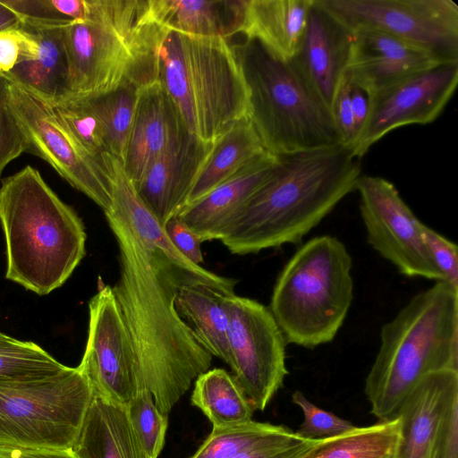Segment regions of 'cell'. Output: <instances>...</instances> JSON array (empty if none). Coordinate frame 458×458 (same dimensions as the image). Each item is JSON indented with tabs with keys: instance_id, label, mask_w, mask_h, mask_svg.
Here are the masks:
<instances>
[{
	"instance_id": "6da1fadb",
	"label": "cell",
	"mask_w": 458,
	"mask_h": 458,
	"mask_svg": "<svg viewBox=\"0 0 458 458\" xmlns=\"http://www.w3.org/2000/svg\"><path fill=\"white\" fill-rule=\"evenodd\" d=\"M103 170L112 196L104 213L119 249L120 276L113 291L146 388L168 414L213 359L179 318V291L196 282L231 287L236 282L192 263L172 244L117 157L108 156Z\"/></svg>"
},
{
	"instance_id": "7a4b0ae2",
	"label": "cell",
	"mask_w": 458,
	"mask_h": 458,
	"mask_svg": "<svg viewBox=\"0 0 458 458\" xmlns=\"http://www.w3.org/2000/svg\"><path fill=\"white\" fill-rule=\"evenodd\" d=\"M279 157L275 174L219 240L233 254L300 243L361 175L360 158L342 144Z\"/></svg>"
},
{
	"instance_id": "3957f363",
	"label": "cell",
	"mask_w": 458,
	"mask_h": 458,
	"mask_svg": "<svg viewBox=\"0 0 458 458\" xmlns=\"http://www.w3.org/2000/svg\"><path fill=\"white\" fill-rule=\"evenodd\" d=\"M6 279L38 295L63 285L86 254V232L75 210L26 165L0 187Z\"/></svg>"
},
{
	"instance_id": "277c9868",
	"label": "cell",
	"mask_w": 458,
	"mask_h": 458,
	"mask_svg": "<svg viewBox=\"0 0 458 458\" xmlns=\"http://www.w3.org/2000/svg\"><path fill=\"white\" fill-rule=\"evenodd\" d=\"M458 371V288L445 281L414 295L380 331V346L365 379L378 421L397 418L426 376Z\"/></svg>"
},
{
	"instance_id": "5b68a950",
	"label": "cell",
	"mask_w": 458,
	"mask_h": 458,
	"mask_svg": "<svg viewBox=\"0 0 458 458\" xmlns=\"http://www.w3.org/2000/svg\"><path fill=\"white\" fill-rule=\"evenodd\" d=\"M165 30L151 16L148 0H89L87 19L63 28L66 97L139 89L157 81Z\"/></svg>"
},
{
	"instance_id": "8992f818",
	"label": "cell",
	"mask_w": 458,
	"mask_h": 458,
	"mask_svg": "<svg viewBox=\"0 0 458 458\" xmlns=\"http://www.w3.org/2000/svg\"><path fill=\"white\" fill-rule=\"evenodd\" d=\"M157 81L172 99L186 130L214 143L249 118V93L227 38L165 29L158 49Z\"/></svg>"
},
{
	"instance_id": "52a82bcc",
	"label": "cell",
	"mask_w": 458,
	"mask_h": 458,
	"mask_svg": "<svg viewBox=\"0 0 458 458\" xmlns=\"http://www.w3.org/2000/svg\"><path fill=\"white\" fill-rule=\"evenodd\" d=\"M352 259L332 235L302 244L279 273L269 310L286 344L315 348L333 341L353 300Z\"/></svg>"
},
{
	"instance_id": "ba28073f",
	"label": "cell",
	"mask_w": 458,
	"mask_h": 458,
	"mask_svg": "<svg viewBox=\"0 0 458 458\" xmlns=\"http://www.w3.org/2000/svg\"><path fill=\"white\" fill-rule=\"evenodd\" d=\"M232 46L248 89L249 119L267 153L284 157L342 144L330 112L289 62L253 39Z\"/></svg>"
},
{
	"instance_id": "9c48e42d",
	"label": "cell",
	"mask_w": 458,
	"mask_h": 458,
	"mask_svg": "<svg viewBox=\"0 0 458 458\" xmlns=\"http://www.w3.org/2000/svg\"><path fill=\"white\" fill-rule=\"evenodd\" d=\"M93 398L78 367L31 381H0V445L72 449Z\"/></svg>"
},
{
	"instance_id": "30bf717a",
	"label": "cell",
	"mask_w": 458,
	"mask_h": 458,
	"mask_svg": "<svg viewBox=\"0 0 458 458\" xmlns=\"http://www.w3.org/2000/svg\"><path fill=\"white\" fill-rule=\"evenodd\" d=\"M318 1L352 31H381L458 62V6L452 0Z\"/></svg>"
},
{
	"instance_id": "8fae6325",
	"label": "cell",
	"mask_w": 458,
	"mask_h": 458,
	"mask_svg": "<svg viewBox=\"0 0 458 458\" xmlns=\"http://www.w3.org/2000/svg\"><path fill=\"white\" fill-rule=\"evenodd\" d=\"M225 307L233 376L254 411H264L288 375L286 342L262 303L233 293Z\"/></svg>"
},
{
	"instance_id": "7c38bea8",
	"label": "cell",
	"mask_w": 458,
	"mask_h": 458,
	"mask_svg": "<svg viewBox=\"0 0 458 458\" xmlns=\"http://www.w3.org/2000/svg\"><path fill=\"white\" fill-rule=\"evenodd\" d=\"M78 368L93 394L109 402L126 406L147 389L113 287L103 283L89 302L88 338Z\"/></svg>"
},
{
	"instance_id": "4fadbf2b",
	"label": "cell",
	"mask_w": 458,
	"mask_h": 458,
	"mask_svg": "<svg viewBox=\"0 0 458 458\" xmlns=\"http://www.w3.org/2000/svg\"><path fill=\"white\" fill-rule=\"evenodd\" d=\"M367 242L407 277L445 281L420 233V223L386 179L360 175L356 189Z\"/></svg>"
},
{
	"instance_id": "5bb4252c",
	"label": "cell",
	"mask_w": 458,
	"mask_h": 458,
	"mask_svg": "<svg viewBox=\"0 0 458 458\" xmlns=\"http://www.w3.org/2000/svg\"><path fill=\"white\" fill-rule=\"evenodd\" d=\"M9 101L27 140V153L47 162L73 188L103 211L112 202L108 182L98 165L85 153L51 107L9 82Z\"/></svg>"
},
{
	"instance_id": "9a60e30c",
	"label": "cell",
	"mask_w": 458,
	"mask_h": 458,
	"mask_svg": "<svg viewBox=\"0 0 458 458\" xmlns=\"http://www.w3.org/2000/svg\"><path fill=\"white\" fill-rule=\"evenodd\" d=\"M458 83V62L445 63L411 74L369 97V113L352 148L361 158L391 131L435 121Z\"/></svg>"
},
{
	"instance_id": "2e32d148",
	"label": "cell",
	"mask_w": 458,
	"mask_h": 458,
	"mask_svg": "<svg viewBox=\"0 0 458 458\" xmlns=\"http://www.w3.org/2000/svg\"><path fill=\"white\" fill-rule=\"evenodd\" d=\"M393 458H458V371L426 376L400 408Z\"/></svg>"
},
{
	"instance_id": "e0dca14e",
	"label": "cell",
	"mask_w": 458,
	"mask_h": 458,
	"mask_svg": "<svg viewBox=\"0 0 458 458\" xmlns=\"http://www.w3.org/2000/svg\"><path fill=\"white\" fill-rule=\"evenodd\" d=\"M352 42L353 31L313 0L300 47L289 63L330 114L349 67Z\"/></svg>"
},
{
	"instance_id": "ac0fdd59",
	"label": "cell",
	"mask_w": 458,
	"mask_h": 458,
	"mask_svg": "<svg viewBox=\"0 0 458 458\" xmlns=\"http://www.w3.org/2000/svg\"><path fill=\"white\" fill-rule=\"evenodd\" d=\"M213 145L185 131L150 165L135 185L142 202L162 226L185 207Z\"/></svg>"
},
{
	"instance_id": "d6986e66",
	"label": "cell",
	"mask_w": 458,
	"mask_h": 458,
	"mask_svg": "<svg viewBox=\"0 0 458 458\" xmlns=\"http://www.w3.org/2000/svg\"><path fill=\"white\" fill-rule=\"evenodd\" d=\"M445 63L420 46L381 31L361 29L353 30L347 73L351 81L369 97L411 74Z\"/></svg>"
},
{
	"instance_id": "ffe728a7",
	"label": "cell",
	"mask_w": 458,
	"mask_h": 458,
	"mask_svg": "<svg viewBox=\"0 0 458 458\" xmlns=\"http://www.w3.org/2000/svg\"><path fill=\"white\" fill-rule=\"evenodd\" d=\"M279 164V157L263 153L176 216L202 242L220 240L237 214L272 178Z\"/></svg>"
},
{
	"instance_id": "44dd1931",
	"label": "cell",
	"mask_w": 458,
	"mask_h": 458,
	"mask_svg": "<svg viewBox=\"0 0 458 458\" xmlns=\"http://www.w3.org/2000/svg\"><path fill=\"white\" fill-rule=\"evenodd\" d=\"M187 131L172 99L158 81L138 89L123 159L134 186L150 165Z\"/></svg>"
},
{
	"instance_id": "7402d4cb",
	"label": "cell",
	"mask_w": 458,
	"mask_h": 458,
	"mask_svg": "<svg viewBox=\"0 0 458 458\" xmlns=\"http://www.w3.org/2000/svg\"><path fill=\"white\" fill-rule=\"evenodd\" d=\"M21 55L7 81L34 98L52 104L66 97L67 60L63 28L22 21Z\"/></svg>"
},
{
	"instance_id": "603a6c76",
	"label": "cell",
	"mask_w": 458,
	"mask_h": 458,
	"mask_svg": "<svg viewBox=\"0 0 458 458\" xmlns=\"http://www.w3.org/2000/svg\"><path fill=\"white\" fill-rule=\"evenodd\" d=\"M313 0H246L240 34L289 62L302 40Z\"/></svg>"
},
{
	"instance_id": "cb8c5ba5",
	"label": "cell",
	"mask_w": 458,
	"mask_h": 458,
	"mask_svg": "<svg viewBox=\"0 0 458 458\" xmlns=\"http://www.w3.org/2000/svg\"><path fill=\"white\" fill-rule=\"evenodd\" d=\"M233 288L202 282L188 284L181 288L174 303L179 318L197 342L230 368L232 356L225 301L234 293Z\"/></svg>"
},
{
	"instance_id": "d4e9b609",
	"label": "cell",
	"mask_w": 458,
	"mask_h": 458,
	"mask_svg": "<svg viewBox=\"0 0 458 458\" xmlns=\"http://www.w3.org/2000/svg\"><path fill=\"white\" fill-rule=\"evenodd\" d=\"M72 451L78 458H148L126 407L94 394Z\"/></svg>"
},
{
	"instance_id": "484cf974",
	"label": "cell",
	"mask_w": 458,
	"mask_h": 458,
	"mask_svg": "<svg viewBox=\"0 0 458 458\" xmlns=\"http://www.w3.org/2000/svg\"><path fill=\"white\" fill-rule=\"evenodd\" d=\"M246 0H148L160 26L177 32L211 38L240 34Z\"/></svg>"
},
{
	"instance_id": "4316f807",
	"label": "cell",
	"mask_w": 458,
	"mask_h": 458,
	"mask_svg": "<svg viewBox=\"0 0 458 458\" xmlns=\"http://www.w3.org/2000/svg\"><path fill=\"white\" fill-rule=\"evenodd\" d=\"M267 152L249 118L234 124L214 142L185 206L205 197L256 157Z\"/></svg>"
},
{
	"instance_id": "83f0119b",
	"label": "cell",
	"mask_w": 458,
	"mask_h": 458,
	"mask_svg": "<svg viewBox=\"0 0 458 458\" xmlns=\"http://www.w3.org/2000/svg\"><path fill=\"white\" fill-rule=\"evenodd\" d=\"M191 402L208 417L213 428L252 420L254 409L234 377L224 369L215 368L199 375L194 381Z\"/></svg>"
},
{
	"instance_id": "f1b7e54d",
	"label": "cell",
	"mask_w": 458,
	"mask_h": 458,
	"mask_svg": "<svg viewBox=\"0 0 458 458\" xmlns=\"http://www.w3.org/2000/svg\"><path fill=\"white\" fill-rule=\"evenodd\" d=\"M400 437L398 418L318 439L300 458H393Z\"/></svg>"
},
{
	"instance_id": "f546056e",
	"label": "cell",
	"mask_w": 458,
	"mask_h": 458,
	"mask_svg": "<svg viewBox=\"0 0 458 458\" xmlns=\"http://www.w3.org/2000/svg\"><path fill=\"white\" fill-rule=\"evenodd\" d=\"M138 89L123 87L106 93L81 97L101 120L108 153L123 162L134 117Z\"/></svg>"
},
{
	"instance_id": "4dcf8cb0",
	"label": "cell",
	"mask_w": 458,
	"mask_h": 458,
	"mask_svg": "<svg viewBox=\"0 0 458 458\" xmlns=\"http://www.w3.org/2000/svg\"><path fill=\"white\" fill-rule=\"evenodd\" d=\"M67 369L35 343L21 341L0 332V381L47 378Z\"/></svg>"
},
{
	"instance_id": "1f68e13d",
	"label": "cell",
	"mask_w": 458,
	"mask_h": 458,
	"mask_svg": "<svg viewBox=\"0 0 458 458\" xmlns=\"http://www.w3.org/2000/svg\"><path fill=\"white\" fill-rule=\"evenodd\" d=\"M47 105L85 153L98 165L101 156L108 153L106 136L101 120L89 103L81 97H65Z\"/></svg>"
},
{
	"instance_id": "d6a6232c",
	"label": "cell",
	"mask_w": 458,
	"mask_h": 458,
	"mask_svg": "<svg viewBox=\"0 0 458 458\" xmlns=\"http://www.w3.org/2000/svg\"><path fill=\"white\" fill-rule=\"evenodd\" d=\"M289 430L282 425L254 420L230 428H213L189 458H232Z\"/></svg>"
},
{
	"instance_id": "836d02e7",
	"label": "cell",
	"mask_w": 458,
	"mask_h": 458,
	"mask_svg": "<svg viewBox=\"0 0 458 458\" xmlns=\"http://www.w3.org/2000/svg\"><path fill=\"white\" fill-rule=\"evenodd\" d=\"M21 18L38 25L64 27L86 20L89 0H2Z\"/></svg>"
},
{
	"instance_id": "e575fe53",
	"label": "cell",
	"mask_w": 458,
	"mask_h": 458,
	"mask_svg": "<svg viewBox=\"0 0 458 458\" xmlns=\"http://www.w3.org/2000/svg\"><path fill=\"white\" fill-rule=\"evenodd\" d=\"M125 407L148 457L157 458L165 444L168 414L158 410L147 389L139 392Z\"/></svg>"
},
{
	"instance_id": "d590c367",
	"label": "cell",
	"mask_w": 458,
	"mask_h": 458,
	"mask_svg": "<svg viewBox=\"0 0 458 458\" xmlns=\"http://www.w3.org/2000/svg\"><path fill=\"white\" fill-rule=\"evenodd\" d=\"M292 400L304 415L303 422L295 432L301 437L321 439L344 433L355 427L352 422L318 407L301 391H295Z\"/></svg>"
},
{
	"instance_id": "8d00e7d4",
	"label": "cell",
	"mask_w": 458,
	"mask_h": 458,
	"mask_svg": "<svg viewBox=\"0 0 458 458\" xmlns=\"http://www.w3.org/2000/svg\"><path fill=\"white\" fill-rule=\"evenodd\" d=\"M27 149L26 138L10 105L9 81L0 72V176L5 166Z\"/></svg>"
},
{
	"instance_id": "74e56055",
	"label": "cell",
	"mask_w": 458,
	"mask_h": 458,
	"mask_svg": "<svg viewBox=\"0 0 458 458\" xmlns=\"http://www.w3.org/2000/svg\"><path fill=\"white\" fill-rule=\"evenodd\" d=\"M425 246L445 282L458 288V247L427 225L420 223Z\"/></svg>"
},
{
	"instance_id": "f35d334b",
	"label": "cell",
	"mask_w": 458,
	"mask_h": 458,
	"mask_svg": "<svg viewBox=\"0 0 458 458\" xmlns=\"http://www.w3.org/2000/svg\"><path fill=\"white\" fill-rule=\"evenodd\" d=\"M317 440L301 437L290 429L232 458H300Z\"/></svg>"
},
{
	"instance_id": "ab89813d",
	"label": "cell",
	"mask_w": 458,
	"mask_h": 458,
	"mask_svg": "<svg viewBox=\"0 0 458 458\" xmlns=\"http://www.w3.org/2000/svg\"><path fill=\"white\" fill-rule=\"evenodd\" d=\"M350 90L351 81L346 72L335 97L331 116L342 144L352 149L355 140V127Z\"/></svg>"
},
{
	"instance_id": "60d3db41",
	"label": "cell",
	"mask_w": 458,
	"mask_h": 458,
	"mask_svg": "<svg viewBox=\"0 0 458 458\" xmlns=\"http://www.w3.org/2000/svg\"><path fill=\"white\" fill-rule=\"evenodd\" d=\"M172 244L189 260L196 265L203 262L202 240L176 215L163 226Z\"/></svg>"
},
{
	"instance_id": "b9f144b4",
	"label": "cell",
	"mask_w": 458,
	"mask_h": 458,
	"mask_svg": "<svg viewBox=\"0 0 458 458\" xmlns=\"http://www.w3.org/2000/svg\"><path fill=\"white\" fill-rule=\"evenodd\" d=\"M24 43L21 28L0 32V72H10L20 61Z\"/></svg>"
},
{
	"instance_id": "7bdbcfd3",
	"label": "cell",
	"mask_w": 458,
	"mask_h": 458,
	"mask_svg": "<svg viewBox=\"0 0 458 458\" xmlns=\"http://www.w3.org/2000/svg\"><path fill=\"white\" fill-rule=\"evenodd\" d=\"M0 458H78L72 449L25 448L0 445Z\"/></svg>"
},
{
	"instance_id": "ee69618b",
	"label": "cell",
	"mask_w": 458,
	"mask_h": 458,
	"mask_svg": "<svg viewBox=\"0 0 458 458\" xmlns=\"http://www.w3.org/2000/svg\"><path fill=\"white\" fill-rule=\"evenodd\" d=\"M350 95L355 127V144L367 120L369 100L368 94L352 81Z\"/></svg>"
},
{
	"instance_id": "f6af8a7d",
	"label": "cell",
	"mask_w": 458,
	"mask_h": 458,
	"mask_svg": "<svg viewBox=\"0 0 458 458\" xmlns=\"http://www.w3.org/2000/svg\"><path fill=\"white\" fill-rule=\"evenodd\" d=\"M22 23L21 18L0 0V32L17 29Z\"/></svg>"
}]
</instances>
